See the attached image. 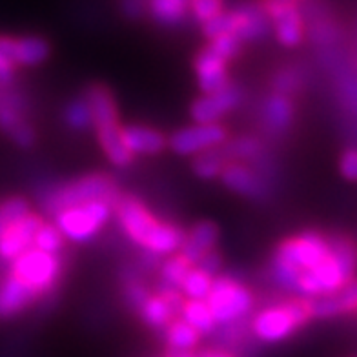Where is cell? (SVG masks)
<instances>
[{"label": "cell", "instance_id": "obj_36", "mask_svg": "<svg viewBox=\"0 0 357 357\" xmlns=\"http://www.w3.org/2000/svg\"><path fill=\"white\" fill-rule=\"evenodd\" d=\"M193 266H197L199 270H202V272L208 273V275H212V278H217V275L221 273V268H222L221 252H217V250L208 252V254L202 255L197 263L193 264Z\"/></svg>", "mask_w": 357, "mask_h": 357}, {"label": "cell", "instance_id": "obj_11", "mask_svg": "<svg viewBox=\"0 0 357 357\" xmlns=\"http://www.w3.org/2000/svg\"><path fill=\"white\" fill-rule=\"evenodd\" d=\"M43 222L44 217L31 210L28 215H24L20 221L11 225L4 234L0 235V263H11L13 259L31 248L35 234L43 226Z\"/></svg>", "mask_w": 357, "mask_h": 357}, {"label": "cell", "instance_id": "obj_38", "mask_svg": "<svg viewBox=\"0 0 357 357\" xmlns=\"http://www.w3.org/2000/svg\"><path fill=\"white\" fill-rule=\"evenodd\" d=\"M17 68L6 56L0 55V88H11Z\"/></svg>", "mask_w": 357, "mask_h": 357}, {"label": "cell", "instance_id": "obj_40", "mask_svg": "<svg viewBox=\"0 0 357 357\" xmlns=\"http://www.w3.org/2000/svg\"><path fill=\"white\" fill-rule=\"evenodd\" d=\"M165 357H199L197 350H172L166 348Z\"/></svg>", "mask_w": 357, "mask_h": 357}, {"label": "cell", "instance_id": "obj_3", "mask_svg": "<svg viewBox=\"0 0 357 357\" xmlns=\"http://www.w3.org/2000/svg\"><path fill=\"white\" fill-rule=\"evenodd\" d=\"M310 319V299L291 296L250 315L248 332L259 343H281L306 326Z\"/></svg>", "mask_w": 357, "mask_h": 357}, {"label": "cell", "instance_id": "obj_22", "mask_svg": "<svg viewBox=\"0 0 357 357\" xmlns=\"http://www.w3.org/2000/svg\"><path fill=\"white\" fill-rule=\"evenodd\" d=\"M137 314L148 328L155 330V332H162L177 317L169 310V306L162 301V297H159L157 294H150V297L142 303Z\"/></svg>", "mask_w": 357, "mask_h": 357}, {"label": "cell", "instance_id": "obj_18", "mask_svg": "<svg viewBox=\"0 0 357 357\" xmlns=\"http://www.w3.org/2000/svg\"><path fill=\"white\" fill-rule=\"evenodd\" d=\"M11 55H13V64L17 68L38 66L50 56V44L43 37H33V35L13 37Z\"/></svg>", "mask_w": 357, "mask_h": 357}, {"label": "cell", "instance_id": "obj_27", "mask_svg": "<svg viewBox=\"0 0 357 357\" xmlns=\"http://www.w3.org/2000/svg\"><path fill=\"white\" fill-rule=\"evenodd\" d=\"M213 278L208 275L202 270H199L197 266H192L186 278L183 281V287H181V294H183L186 299H192V301H206L208 294H210V288H212Z\"/></svg>", "mask_w": 357, "mask_h": 357}, {"label": "cell", "instance_id": "obj_29", "mask_svg": "<svg viewBox=\"0 0 357 357\" xmlns=\"http://www.w3.org/2000/svg\"><path fill=\"white\" fill-rule=\"evenodd\" d=\"M64 246H66V239L62 237L59 228H56L53 222L44 221L43 226H40L37 234H35L33 248L43 250V252H47V254L59 255L64 252Z\"/></svg>", "mask_w": 357, "mask_h": 357}, {"label": "cell", "instance_id": "obj_32", "mask_svg": "<svg viewBox=\"0 0 357 357\" xmlns=\"http://www.w3.org/2000/svg\"><path fill=\"white\" fill-rule=\"evenodd\" d=\"M208 47L212 50L215 55H219L222 61L230 62L235 56H239L243 52V40L235 35H221L210 40Z\"/></svg>", "mask_w": 357, "mask_h": 357}, {"label": "cell", "instance_id": "obj_14", "mask_svg": "<svg viewBox=\"0 0 357 357\" xmlns=\"http://www.w3.org/2000/svg\"><path fill=\"white\" fill-rule=\"evenodd\" d=\"M296 117V106L291 97L282 93H270L261 104V124L270 135H284Z\"/></svg>", "mask_w": 357, "mask_h": 357}, {"label": "cell", "instance_id": "obj_34", "mask_svg": "<svg viewBox=\"0 0 357 357\" xmlns=\"http://www.w3.org/2000/svg\"><path fill=\"white\" fill-rule=\"evenodd\" d=\"M339 306L341 315L357 314V275L347 281L337 291L332 294Z\"/></svg>", "mask_w": 357, "mask_h": 357}, {"label": "cell", "instance_id": "obj_8", "mask_svg": "<svg viewBox=\"0 0 357 357\" xmlns=\"http://www.w3.org/2000/svg\"><path fill=\"white\" fill-rule=\"evenodd\" d=\"M230 139L228 130L221 123L192 124L181 128L172 137H168V148L177 155L195 157L202 151L212 150Z\"/></svg>", "mask_w": 357, "mask_h": 357}, {"label": "cell", "instance_id": "obj_17", "mask_svg": "<svg viewBox=\"0 0 357 357\" xmlns=\"http://www.w3.org/2000/svg\"><path fill=\"white\" fill-rule=\"evenodd\" d=\"M84 99L88 100L91 115H93V128L121 124L117 102H115L112 91L106 86L91 84L86 89Z\"/></svg>", "mask_w": 357, "mask_h": 357}, {"label": "cell", "instance_id": "obj_31", "mask_svg": "<svg viewBox=\"0 0 357 357\" xmlns=\"http://www.w3.org/2000/svg\"><path fill=\"white\" fill-rule=\"evenodd\" d=\"M225 0H190V15L199 24H206L222 13Z\"/></svg>", "mask_w": 357, "mask_h": 357}, {"label": "cell", "instance_id": "obj_15", "mask_svg": "<svg viewBox=\"0 0 357 357\" xmlns=\"http://www.w3.org/2000/svg\"><path fill=\"white\" fill-rule=\"evenodd\" d=\"M123 142L128 151L135 155H159L168 148V137L144 124H128L121 128Z\"/></svg>", "mask_w": 357, "mask_h": 357}, {"label": "cell", "instance_id": "obj_4", "mask_svg": "<svg viewBox=\"0 0 357 357\" xmlns=\"http://www.w3.org/2000/svg\"><path fill=\"white\" fill-rule=\"evenodd\" d=\"M6 272L33 291L40 301L44 297H52L61 284L64 275V259L62 254H47L31 246L8 263Z\"/></svg>", "mask_w": 357, "mask_h": 357}, {"label": "cell", "instance_id": "obj_28", "mask_svg": "<svg viewBox=\"0 0 357 357\" xmlns=\"http://www.w3.org/2000/svg\"><path fill=\"white\" fill-rule=\"evenodd\" d=\"M64 121L75 132H86L89 128H93V115H91L88 100L84 97L70 100L64 109Z\"/></svg>", "mask_w": 357, "mask_h": 357}, {"label": "cell", "instance_id": "obj_6", "mask_svg": "<svg viewBox=\"0 0 357 357\" xmlns=\"http://www.w3.org/2000/svg\"><path fill=\"white\" fill-rule=\"evenodd\" d=\"M255 303V294L245 282L222 273L213 278L212 288L206 297V305L212 310L217 328L248 319L254 314Z\"/></svg>", "mask_w": 357, "mask_h": 357}, {"label": "cell", "instance_id": "obj_12", "mask_svg": "<svg viewBox=\"0 0 357 357\" xmlns=\"http://www.w3.org/2000/svg\"><path fill=\"white\" fill-rule=\"evenodd\" d=\"M221 181L228 190L250 199H261L270 193V184L263 177V172L246 162H230L222 169Z\"/></svg>", "mask_w": 357, "mask_h": 357}, {"label": "cell", "instance_id": "obj_10", "mask_svg": "<svg viewBox=\"0 0 357 357\" xmlns=\"http://www.w3.org/2000/svg\"><path fill=\"white\" fill-rule=\"evenodd\" d=\"M243 100V89L237 84H228L225 89L217 91V93L202 95L199 97L190 108L195 124H212L219 123L225 119L230 112H234Z\"/></svg>", "mask_w": 357, "mask_h": 357}, {"label": "cell", "instance_id": "obj_5", "mask_svg": "<svg viewBox=\"0 0 357 357\" xmlns=\"http://www.w3.org/2000/svg\"><path fill=\"white\" fill-rule=\"evenodd\" d=\"M121 199L117 183L106 174H88L70 183L56 186L44 197V208L47 212L56 213L64 208L88 204V202L104 201L109 204H117Z\"/></svg>", "mask_w": 357, "mask_h": 357}, {"label": "cell", "instance_id": "obj_16", "mask_svg": "<svg viewBox=\"0 0 357 357\" xmlns=\"http://www.w3.org/2000/svg\"><path fill=\"white\" fill-rule=\"evenodd\" d=\"M217 239H219V228L213 222H197V225H193L192 230L184 231V241L178 254L184 255L192 264H195L202 255L215 250Z\"/></svg>", "mask_w": 357, "mask_h": 357}, {"label": "cell", "instance_id": "obj_19", "mask_svg": "<svg viewBox=\"0 0 357 357\" xmlns=\"http://www.w3.org/2000/svg\"><path fill=\"white\" fill-rule=\"evenodd\" d=\"M121 128H123V124H113V126L95 128V132H97V141L102 148L104 155L108 157L109 162L117 168H126V166L132 165L135 157L124 146Z\"/></svg>", "mask_w": 357, "mask_h": 357}, {"label": "cell", "instance_id": "obj_35", "mask_svg": "<svg viewBox=\"0 0 357 357\" xmlns=\"http://www.w3.org/2000/svg\"><path fill=\"white\" fill-rule=\"evenodd\" d=\"M299 88H301V75H299V71L291 70V68L279 71L278 77L273 79V91L275 93H282L290 97Z\"/></svg>", "mask_w": 357, "mask_h": 357}, {"label": "cell", "instance_id": "obj_7", "mask_svg": "<svg viewBox=\"0 0 357 357\" xmlns=\"http://www.w3.org/2000/svg\"><path fill=\"white\" fill-rule=\"evenodd\" d=\"M115 206L109 202L95 201L79 206L64 208L61 212L53 213V225L59 228L62 237L70 243H88L95 239L104 226L108 225Z\"/></svg>", "mask_w": 357, "mask_h": 357}, {"label": "cell", "instance_id": "obj_33", "mask_svg": "<svg viewBox=\"0 0 357 357\" xmlns=\"http://www.w3.org/2000/svg\"><path fill=\"white\" fill-rule=\"evenodd\" d=\"M150 294L151 291L146 288L144 282L137 275H128L126 281H124V299L133 312H139V308L150 297Z\"/></svg>", "mask_w": 357, "mask_h": 357}, {"label": "cell", "instance_id": "obj_30", "mask_svg": "<svg viewBox=\"0 0 357 357\" xmlns=\"http://www.w3.org/2000/svg\"><path fill=\"white\" fill-rule=\"evenodd\" d=\"M29 212H31L29 202L19 195L0 201V235L4 234L11 225L20 221L24 215H28Z\"/></svg>", "mask_w": 357, "mask_h": 357}, {"label": "cell", "instance_id": "obj_24", "mask_svg": "<svg viewBox=\"0 0 357 357\" xmlns=\"http://www.w3.org/2000/svg\"><path fill=\"white\" fill-rule=\"evenodd\" d=\"M222 153L230 162H248L263 157V142L257 137H237L221 144Z\"/></svg>", "mask_w": 357, "mask_h": 357}, {"label": "cell", "instance_id": "obj_26", "mask_svg": "<svg viewBox=\"0 0 357 357\" xmlns=\"http://www.w3.org/2000/svg\"><path fill=\"white\" fill-rule=\"evenodd\" d=\"M192 266L193 264L190 263L188 259L178 254V252L174 255H168L162 266H160V284L181 290L184 278L192 270Z\"/></svg>", "mask_w": 357, "mask_h": 357}, {"label": "cell", "instance_id": "obj_13", "mask_svg": "<svg viewBox=\"0 0 357 357\" xmlns=\"http://www.w3.org/2000/svg\"><path fill=\"white\" fill-rule=\"evenodd\" d=\"M193 70L197 77V86L202 95L217 93L230 84V73H228V62L222 61L221 56L204 47L197 53L193 61Z\"/></svg>", "mask_w": 357, "mask_h": 357}, {"label": "cell", "instance_id": "obj_9", "mask_svg": "<svg viewBox=\"0 0 357 357\" xmlns=\"http://www.w3.org/2000/svg\"><path fill=\"white\" fill-rule=\"evenodd\" d=\"M282 46L296 47L305 37V20L296 0H264L261 4Z\"/></svg>", "mask_w": 357, "mask_h": 357}, {"label": "cell", "instance_id": "obj_37", "mask_svg": "<svg viewBox=\"0 0 357 357\" xmlns=\"http://www.w3.org/2000/svg\"><path fill=\"white\" fill-rule=\"evenodd\" d=\"M339 169L341 175L348 181H357V146H352L343 151L341 160H339Z\"/></svg>", "mask_w": 357, "mask_h": 357}, {"label": "cell", "instance_id": "obj_25", "mask_svg": "<svg viewBox=\"0 0 357 357\" xmlns=\"http://www.w3.org/2000/svg\"><path fill=\"white\" fill-rule=\"evenodd\" d=\"M230 165V160L226 159V155L222 153L221 146L212 148V150L202 151L199 155L193 157V172L199 175L201 178H213L221 177L222 169Z\"/></svg>", "mask_w": 357, "mask_h": 357}, {"label": "cell", "instance_id": "obj_20", "mask_svg": "<svg viewBox=\"0 0 357 357\" xmlns=\"http://www.w3.org/2000/svg\"><path fill=\"white\" fill-rule=\"evenodd\" d=\"M151 19L165 28H174L190 17V0H146Z\"/></svg>", "mask_w": 357, "mask_h": 357}, {"label": "cell", "instance_id": "obj_1", "mask_svg": "<svg viewBox=\"0 0 357 357\" xmlns=\"http://www.w3.org/2000/svg\"><path fill=\"white\" fill-rule=\"evenodd\" d=\"M113 213L124 235L137 246H141L146 254L168 257L181 250L184 241L183 228L155 217L144 202L133 195H121Z\"/></svg>", "mask_w": 357, "mask_h": 357}, {"label": "cell", "instance_id": "obj_23", "mask_svg": "<svg viewBox=\"0 0 357 357\" xmlns=\"http://www.w3.org/2000/svg\"><path fill=\"white\" fill-rule=\"evenodd\" d=\"M178 317L188 323L193 330H197L201 335H213L217 332V323L213 319L212 310L208 308L206 301H192L186 299Z\"/></svg>", "mask_w": 357, "mask_h": 357}, {"label": "cell", "instance_id": "obj_2", "mask_svg": "<svg viewBox=\"0 0 357 357\" xmlns=\"http://www.w3.org/2000/svg\"><path fill=\"white\" fill-rule=\"evenodd\" d=\"M330 235L321 231H303L281 241L272 255V281L275 287L291 294L299 275L310 272L312 268L330 255Z\"/></svg>", "mask_w": 357, "mask_h": 357}, {"label": "cell", "instance_id": "obj_21", "mask_svg": "<svg viewBox=\"0 0 357 357\" xmlns=\"http://www.w3.org/2000/svg\"><path fill=\"white\" fill-rule=\"evenodd\" d=\"M160 334L165 339L166 348H172V350H197L202 337L197 330H193L181 317H175Z\"/></svg>", "mask_w": 357, "mask_h": 357}, {"label": "cell", "instance_id": "obj_39", "mask_svg": "<svg viewBox=\"0 0 357 357\" xmlns=\"http://www.w3.org/2000/svg\"><path fill=\"white\" fill-rule=\"evenodd\" d=\"M199 357H241L237 352H231V350H226L221 347H212L206 348V350H201L197 352Z\"/></svg>", "mask_w": 357, "mask_h": 357}]
</instances>
